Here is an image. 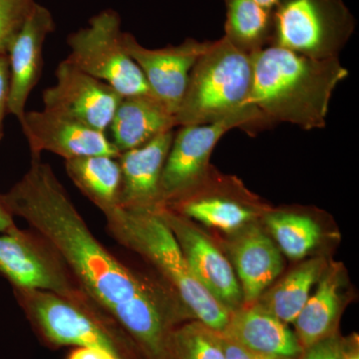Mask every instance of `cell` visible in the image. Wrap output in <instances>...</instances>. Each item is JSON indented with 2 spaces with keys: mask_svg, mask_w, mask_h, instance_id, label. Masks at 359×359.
Wrapping results in <instances>:
<instances>
[{
  "mask_svg": "<svg viewBox=\"0 0 359 359\" xmlns=\"http://www.w3.org/2000/svg\"><path fill=\"white\" fill-rule=\"evenodd\" d=\"M1 199L13 217L55 250L80 289L128 335L142 358L169 359L172 332L191 318L188 311L162 280L135 271L95 237L50 165L32 158Z\"/></svg>",
  "mask_w": 359,
  "mask_h": 359,
  "instance_id": "6da1fadb",
  "label": "cell"
},
{
  "mask_svg": "<svg viewBox=\"0 0 359 359\" xmlns=\"http://www.w3.org/2000/svg\"><path fill=\"white\" fill-rule=\"evenodd\" d=\"M252 66L247 105L269 125L285 122L304 130L325 128L332 94L349 75L339 58L306 57L276 46L254 54Z\"/></svg>",
  "mask_w": 359,
  "mask_h": 359,
  "instance_id": "7a4b0ae2",
  "label": "cell"
},
{
  "mask_svg": "<svg viewBox=\"0 0 359 359\" xmlns=\"http://www.w3.org/2000/svg\"><path fill=\"white\" fill-rule=\"evenodd\" d=\"M160 207L128 210L117 205L103 212L108 233L154 268L191 318L214 332H223L231 311L193 275L173 233L161 216Z\"/></svg>",
  "mask_w": 359,
  "mask_h": 359,
  "instance_id": "3957f363",
  "label": "cell"
},
{
  "mask_svg": "<svg viewBox=\"0 0 359 359\" xmlns=\"http://www.w3.org/2000/svg\"><path fill=\"white\" fill-rule=\"evenodd\" d=\"M252 55L224 39L212 41L191 70L175 119L176 126L207 124L248 107Z\"/></svg>",
  "mask_w": 359,
  "mask_h": 359,
  "instance_id": "277c9868",
  "label": "cell"
},
{
  "mask_svg": "<svg viewBox=\"0 0 359 359\" xmlns=\"http://www.w3.org/2000/svg\"><path fill=\"white\" fill-rule=\"evenodd\" d=\"M18 304L45 346L90 347L117 359H144L134 342L105 316L88 313L44 290H13Z\"/></svg>",
  "mask_w": 359,
  "mask_h": 359,
  "instance_id": "5b68a950",
  "label": "cell"
},
{
  "mask_svg": "<svg viewBox=\"0 0 359 359\" xmlns=\"http://www.w3.org/2000/svg\"><path fill=\"white\" fill-rule=\"evenodd\" d=\"M269 46L314 59L339 58L355 32L344 0H278Z\"/></svg>",
  "mask_w": 359,
  "mask_h": 359,
  "instance_id": "8992f818",
  "label": "cell"
},
{
  "mask_svg": "<svg viewBox=\"0 0 359 359\" xmlns=\"http://www.w3.org/2000/svg\"><path fill=\"white\" fill-rule=\"evenodd\" d=\"M121 18L113 9L94 15L67 39L70 65L109 85L121 97L152 94L147 80L124 45Z\"/></svg>",
  "mask_w": 359,
  "mask_h": 359,
  "instance_id": "52a82bcc",
  "label": "cell"
},
{
  "mask_svg": "<svg viewBox=\"0 0 359 359\" xmlns=\"http://www.w3.org/2000/svg\"><path fill=\"white\" fill-rule=\"evenodd\" d=\"M266 126L269 122L252 105L218 121L180 126L161 176V205L174 204L207 177L212 151L224 134L236 128L254 133Z\"/></svg>",
  "mask_w": 359,
  "mask_h": 359,
  "instance_id": "ba28073f",
  "label": "cell"
},
{
  "mask_svg": "<svg viewBox=\"0 0 359 359\" xmlns=\"http://www.w3.org/2000/svg\"><path fill=\"white\" fill-rule=\"evenodd\" d=\"M0 273L13 290H44L108 318L80 289L55 250L30 229L16 226L0 233Z\"/></svg>",
  "mask_w": 359,
  "mask_h": 359,
  "instance_id": "9c48e42d",
  "label": "cell"
},
{
  "mask_svg": "<svg viewBox=\"0 0 359 359\" xmlns=\"http://www.w3.org/2000/svg\"><path fill=\"white\" fill-rule=\"evenodd\" d=\"M55 77V84L43 91L44 109L106 133L122 97L66 60L59 63Z\"/></svg>",
  "mask_w": 359,
  "mask_h": 359,
  "instance_id": "30bf717a",
  "label": "cell"
},
{
  "mask_svg": "<svg viewBox=\"0 0 359 359\" xmlns=\"http://www.w3.org/2000/svg\"><path fill=\"white\" fill-rule=\"evenodd\" d=\"M160 214L198 282L231 311L242 306L240 283L230 262L218 248L190 219L171 208L161 205Z\"/></svg>",
  "mask_w": 359,
  "mask_h": 359,
  "instance_id": "8fae6325",
  "label": "cell"
},
{
  "mask_svg": "<svg viewBox=\"0 0 359 359\" xmlns=\"http://www.w3.org/2000/svg\"><path fill=\"white\" fill-rule=\"evenodd\" d=\"M127 52L140 67L151 93L176 114L194 65L211 46L212 41L187 39L179 45L150 49L124 32Z\"/></svg>",
  "mask_w": 359,
  "mask_h": 359,
  "instance_id": "7c38bea8",
  "label": "cell"
},
{
  "mask_svg": "<svg viewBox=\"0 0 359 359\" xmlns=\"http://www.w3.org/2000/svg\"><path fill=\"white\" fill-rule=\"evenodd\" d=\"M20 125L32 158H41L43 152L53 153L65 161L86 156L118 158L121 154L105 132L50 111L26 112Z\"/></svg>",
  "mask_w": 359,
  "mask_h": 359,
  "instance_id": "4fadbf2b",
  "label": "cell"
},
{
  "mask_svg": "<svg viewBox=\"0 0 359 359\" xmlns=\"http://www.w3.org/2000/svg\"><path fill=\"white\" fill-rule=\"evenodd\" d=\"M54 29L55 23L50 11L35 2L7 50L9 65L7 110L20 123L25 118L28 98L41 76L45 40Z\"/></svg>",
  "mask_w": 359,
  "mask_h": 359,
  "instance_id": "5bb4252c",
  "label": "cell"
},
{
  "mask_svg": "<svg viewBox=\"0 0 359 359\" xmlns=\"http://www.w3.org/2000/svg\"><path fill=\"white\" fill-rule=\"evenodd\" d=\"M238 184L218 178L210 170L207 177L174 204L175 211L224 231H237L257 216V207Z\"/></svg>",
  "mask_w": 359,
  "mask_h": 359,
  "instance_id": "9a60e30c",
  "label": "cell"
},
{
  "mask_svg": "<svg viewBox=\"0 0 359 359\" xmlns=\"http://www.w3.org/2000/svg\"><path fill=\"white\" fill-rule=\"evenodd\" d=\"M174 129L118 157L121 169L119 205L141 210L160 207V181L174 138Z\"/></svg>",
  "mask_w": 359,
  "mask_h": 359,
  "instance_id": "2e32d148",
  "label": "cell"
},
{
  "mask_svg": "<svg viewBox=\"0 0 359 359\" xmlns=\"http://www.w3.org/2000/svg\"><path fill=\"white\" fill-rule=\"evenodd\" d=\"M231 256L245 304L256 302L282 273L280 250L262 229L249 226L231 242Z\"/></svg>",
  "mask_w": 359,
  "mask_h": 359,
  "instance_id": "e0dca14e",
  "label": "cell"
},
{
  "mask_svg": "<svg viewBox=\"0 0 359 359\" xmlns=\"http://www.w3.org/2000/svg\"><path fill=\"white\" fill-rule=\"evenodd\" d=\"M226 339L259 353L297 358L302 348L287 323L257 302L231 311L223 332Z\"/></svg>",
  "mask_w": 359,
  "mask_h": 359,
  "instance_id": "ac0fdd59",
  "label": "cell"
},
{
  "mask_svg": "<svg viewBox=\"0 0 359 359\" xmlns=\"http://www.w3.org/2000/svg\"><path fill=\"white\" fill-rule=\"evenodd\" d=\"M176 126L175 114L153 94L122 97L109 129L120 153L140 147Z\"/></svg>",
  "mask_w": 359,
  "mask_h": 359,
  "instance_id": "d6986e66",
  "label": "cell"
},
{
  "mask_svg": "<svg viewBox=\"0 0 359 359\" xmlns=\"http://www.w3.org/2000/svg\"><path fill=\"white\" fill-rule=\"evenodd\" d=\"M72 183L101 212L119 205L121 169L118 158L86 156L65 161Z\"/></svg>",
  "mask_w": 359,
  "mask_h": 359,
  "instance_id": "ffe728a7",
  "label": "cell"
},
{
  "mask_svg": "<svg viewBox=\"0 0 359 359\" xmlns=\"http://www.w3.org/2000/svg\"><path fill=\"white\" fill-rule=\"evenodd\" d=\"M339 280L337 271H328L295 318L294 334L302 349L337 334L341 304Z\"/></svg>",
  "mask_w": 359,
  "mask_h": 359,
  "instance_id": "44dd1931",
  "label": "cell"
},
{
  "mask_svg": "<svg viewBox=\"0 0 359 359\" xmlns=\"http://www.w3.org/2000/svg\"><path fill=\"white\" fill-rule=\"evenodd\" d=\"M321 257L311 259L290 271L256 302L283 323H294L309 299V292L325 266Z\"/></svg>",
  "mask_w": 359,
  "mask_h": 359,
  "instance_id": "7402d4cb",
  "label": "cell"
},
{
  "mask_svg": "<svg viewBox=\"0 0 359 359\" xmlns=\"http://www.w3.org/2000/svg\"><path fill=\"white\" fill-rule=\"evenodd\" d=\"M224 39L240 50L254 55L269 46L273 29L271 11L255 0H224Z\"/></svg>",
  "mask_w": 359,
  "mask_h": 359,
  "instance_id": "603a6c76",
  "label": "cell"
},
{
  "mask_svg": "<svg viewBox=\"0 0 359 359\" xmlns=\"http://www.w3.org/2000/svg\"><path fill=\"white\" fill-rule=\"evenodd\" d=\"M264 223L290 259H304L320 241V226L311 217L289 212H269Z\"/></svg>",
  "mask_w": 359,
  "mask_h": 359,
  "instance_id": "cb8c5ba5",
  "label": "cell"
},
{
  "mask_svg": "<svg viewBox=\"0 0 359 359\" xmlns=\"http://www.w3.org/2000/svg\"><path fill=\"white\" fill-rule=\"evenodd\" d=\"M169 359H226L219 332L198 320L181 323L170 339Z\"/></svg>",
  "mask_w": 359,
  "mask_h": 359,
  "instance_id": "d4e9b609",
  "label": "cell"
},
{
  "mask_svg": "<svg viewBox=\"0 0 359 359\" xmlns=\"http://www.w3.org/2000/svg\"><path fill=\"white\" fill-rule=\"evenodd\" d=\"M35 0H0V55L6 54Z\"/></svg>",
  "mask_w": 359,
  "mask_h": 359,
  "instance_id": "484cf974",
  "label": "cell"
},
{
  "mask_svg": "<svg viewBox=\"0 0 359 359\" xmlns=\"http://www.w3.org/2000/svg\"><path fill=\"white\" fill-rule=\"evenodd\" d=\"M344 346L346 340L342 339L337 332L302 349L297 359H344Z\"/></svg>",
  "mask_w": 359,
  "mask_h": 359,
  "instance_id": "4316f807",
  "label": "cell"
},
{
  "mask_svg": "<svg viewBox=\"0 0 359 359\" xmlns=\"http://www.w3.org/2000/svg\"><path fill=\"white\" fill-rule=\"evenodd\" d=\"M219 335L226 359H297L289 358V356L276 355V354H269L252 351V349L245 348V347L231 341V340L226 339V337H224L219 332Z\"/></svg>",
  "mask_w": 359,
  "mask_h": 359,
  "instance_id": "83f0119b",
  "label": "cell"
},
{
  "mask_svg": "<svg viewBox=\"0 0 359 359\" xmlns=\"http://www.w3.org/2000/svg\"><path fill=\"white\" fill-rule=\"evenodd\" d=\"M9 65L7 54L0 55V141L4 137V118L8 113Z\"/></svg>",
  "mask_w": 359,
  "mask_h": 359,
  "instance_id": "f1b7e54d",
  "label": "cell"
},
{
  "mask_svg": "<svg viewBox=\"0 0 359 359\" xmlns=\"http://www.w3.org/2000/svg\"><path fill=\"white\" fill-rule=\"evenodd\" d=\"M66 359H117L112 354L101 349L90 347H74Z\"/></svg>",
  "mask_w": 359,
  "mask_h": 359,
  "instance_id": "f546056e",
  "label": "cell"
},
{
  "mask_svg": "<svg viewBox=\"0 0 359 359\" xmlns=\"http://www.w3.org/2000/svg\"><path fill=\"white\" fill-rule=\"evenodd\" d=\"M16 226L13 215L6 209L0 195V233H7Z\"/></svg>",
  "mask_w": 359,
  "mask_h": 359,
  "instance_id": "4dcf8cb0",
  "label": "cell"
},
{
  "mask_svg": "<svg viewBox=\"0 0 359 359\" xmlns=\"http://www.w3.org/2000/svg\"><path fill=\"white\" fill-rule=\"evenodd\" d=\"M344 359H359L358 337H353L351 341L346 340Z\"/></svg>",
  "mask_w": 359,
  "mask_h": 359,
  "instance_id": "1f68e13d",
  "label": "cell"
},
{
  "mask_svg": "<svg viewBox=\"0 0 359 359\" xmlns=\"http://www.w3.org/2000/svg\"><path fill=\"white\" fill-rule=\"evenodd\" d=\"M255 1L259 6H263L264 8L273 11V9L278 4V0H255Z\"/></svg>",
  "mask_w": 359,
  "mask_h": 359,
  "instance_id": "d6a6232c",
  "label": "cell"
}]
</instances>
